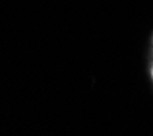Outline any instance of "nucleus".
Instances as JSON below:
<instances>
[{"instance_id":"1","label":"nucleus","mask_w":153,"mask_h":136,"mask_svg":"<svg viewBox=\"0 0 153 136\" xmlns=\"http://www.w3.org/2000/svg\"><path fill=\"white\" fill-rule=\"evenodd\" d=\"M152 74H153V71H152Z\"/></svg>"}]
</instances>
